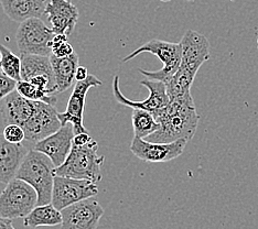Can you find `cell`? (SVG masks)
<instances>
[{
  "label": "cell",
  "instance_id": "1",
  "mask_svg": "<svg viewBox=\"0 0 258 229\" xmlns=\"http://www.w3.org/2000/svg\"><path fill=\"white\" fill-rule=\"evenodd\" d=\"M154 116L160 128L145 140L156 143H169L179 139L190 141L200 121L191 92L170 99L166 107L157 110Z\"/></svg>",
  "mask_w": 258,
  "mask_h": 229
},
{
  "label": "cell",
  "instance_id": "2",
  "mask_svg": "<svg viewBox=\"0 0 258 229\" xmlns=\"http://www.w3.org/2000/svg\"><path fill=\"white\" fill-rule=\"evenodd\" d=\"M55 166L51 159L37 150L28 151L17 172L16 178L27 182L38 193V205L52 202Z\"/></svg>",
  "mask_w": 258,
  "mask_h": 229
},
{
  "label": "cell",
  "instance_id": "3",
  "mask_svg": "<svg viewBox=\"0 0 258 229\" xmlns=\"http://www.w3.org/2000/svg\"><path fill=\"white\" fill-rule=\"evenodd\" d=\"M97 150L98 144L94 139L84 145L73 144L66 162L55 168V175L90 180L97 184L103 179L102 166L105 161L103 156H98Z\"/></svg>",
  "mask_w": 258,
  "mask_h": 229
},
{
  "label": "cell",
  "instance_id": "4",
  "mask_svg": "<svg viewBox=\"0 0 258 229\" xmlns=\"http://www.w3.org/2000/svg\"><path fill=\"white\" fill-rule=\"evenodd\" d=\"M142 53H150V54L156 55L162 62L163 67L159 70H146L139 68V72L149 80L161 81L165 84L177 72L180 67L181 58H182V48H181L180 42L173 43L168 42V41L154 39L143 44L140 48L122 58V62L126 63L131 61L134 57L142 54Z\"/></svg>",
  "mask_w": 258,
  "mask_h": 229
},
{
  "label": "cell",
  "instance_id": "5",
  "mask_svg": "<svg viewBox=\"0 0 258 229\" xmlns=\"http://www.w3.org/2000/svg\"><path fill=\"white\" fill-rule=\"evenodd\" d=\"M37 205V191L20 179L11 180L0 194V216L5 218H25Z\"/></svg>",
  "mask_w": 258,
  "mask_h": 229
},
{
  "label": "cell",
  "instance_id": "6",
  "mask_svg": "<svg viewBox=\"0 0 258 229\" xmlns=\"http://www.w3.org/2000/svg\"><path fill=\"white\" fill-rule=\"evenodd\" d=\"M55 33L40 18H30L20 23L16 33L21 54L51 55V43Z\"/></svg>",
  "mask_w": 258,
  "mask_h": 229
},
{
  "label": "cell",
  "instance_id": "7",
  "mask_svg": "<svg viewBox=\"0 0 258 229\" xmlns=\"http://www.w3.org/2000/svg\"><path fill=\"white\" fill-rule=\"evenodd\" d=\"M97 194L98 186L90 180L55 175L51 203L58 210H62L70 205L96 196Z\"/></svg>",
  "mask_w": 258,
  "mask_h": 229
},
{
  "label": "cell",
  "instance_id": "8",
  "mask_svg": "<svg viewBox=\"0 0 258 229\" xmlns=\"http://www.w3.org/2000/svg\"><path fill=\"white\" fill-rule=\"evenodd\" d=\"M21 79L49 95H56V82L50 56L21 54Z\"/></svg>",
  "mask_w": 258,
  "mask_h": 229
},
{
  "label": "cell",
  "instance_id": "9",
  "mask_svg": "<svg viewBox=\"0 0 258 229\" xmlns=\"http://www.w3.org/2000/svg\"><path fill=\"white\" fill-rule=\"evenodd\" d=\"M102 85V81L91 74L84 81H76L73 92L68 102L67 110L62 114L58 113V119H60L62 126L72 123L75 134L81 132H89L83 125L85 99L91 88Z\"/></svg>",
  "mask_w": 258,
  "mask_h": 229
},
{
  "label": "cell",
  "instance_id": "10",
  "mask_svg": "<svg viewBox=\"0 0 258 229\" xmlns=\"http://www.w3.org/2000/svg\"><path fill=\"white\" fill-rule=\"evenodd\" d=\"M180 43L182 48V58L178 69L196 78L198 70L211 57L209 40L205 35L195 30H186Z\"/></svg>",
  "mask_w": 258,
  "mask_h": 229
},
{
  "label": "cell",
  "instance_id": "11",
  "mask_svg": "<svg viewBox=\"0 0 258 229\" xmlns=\"http://www.w3.org/2000/svg\"><path fill=\"white\" fill-rule=\"evenodd\" d=\"M140 84L145 86L149 91V96L145 101L135 102L128 99L120 91L119 86V76H114L113 80V94L114 97L122 106L131 107L133 109H143L150 111L155 114L157 110H159L169 104L170 98L167 93V86L161 81H152V80H144L140 82Z\"/></svg>",
  "mask_w": 258,
  "mask_h": 229
},
{
  "label": "cell",
  "instance_id": "12",
  "mask_svg": "<svg viewBox=\"0 0 258 229\" xmlns=\"http://www.w3.org/2000/svg\"><path fill=\"white\" fill-rule=\"evenodd\" d=\"M61 213V229H96L104 215V208L95 199L87 198L70 205Z\"/></svg>",
  "mask_w": 258,
  "mask_h": 229
},
{
  "label": "cell",
  "instance_id": "13",
  "mask_svg": "<svg viewBox=\"0 0 258 229\" xmlns=\"http://www.w3.org/2000/svg\"><path fill=\"white\" fill-rule=\"evenodd\" d=\"M187 142L189 141L186 139H179L169 143H156L143 138L134 137L131 151L134 156L145 162H168L182 155Z\"/></svg>",
  "mask_w": 258,
  "mask_h": 229
},
{
  "label": "cell",
  "instance_id": "14",
  "mask_svg": "<svg viewBox=\"0 0 258 229\" xmlns=\"http://www.w3.org/2000/svg\"><path fill=\"white\" fill-rule=\"evenodd\" d=\"M62 127L58 113L54 106L43 102H37L36 110L23 126L26 140L37 143L38 141L54 133Z\"/></svg>",
  "mask_w": 258,
  "mask_h": 229
},
{
  "label": "cell",
  "instance_id": "15",
  "mask_svg": "<svg viewBox=\"0 0 258 229\" xmlns=\"http://www.w3.org/2000/svg\"><path fill=\"white\" fill-rule=\"evenodd\" d=\"M74 136L73 125L68 123V125L62 126L54 133L38 141L34 144L33 149L46 155L55 167H60L66 162L68 156L71 152Z\"/></svg>",
  "mask_w": 258,
  "mask_h": 229
},
{
  "label": "cell",
  "instance_id": "16",
  "mask_svg": "<svg viewBox=\"0 0 258 229\" xmlns=\"http://www.w3.org/2000/svg\"><path fill=\"white\" fill-rule=\"evenodd\" d=\"M45 16L55 34H72L79 21L80 13L70 0H49Z\"/></svg>",
  "mask_w": 258,
  "mask_h": 229
},
{
  "label": "cell",
  "instance_id": "17",
  "mask_svg": "<svg viewBox=\"0 0 258 229\" xmlns=\"http://www.w3.org/2000/svg\"><path fill=\"white\" fill-rule=\"evenodd\" d=\"M36 107L37 102L22 97L18 92L15 91L4 99L0 107V114L6 126L15 123L23 127L32 116Z\"/></svg>",
  "mask_w": 258,
  "mask_h": 229
},
{
  "label": "cell",
  "instance_id": "18",
  "mask_svg": "<svg viewBox=\"0 0 258 229\" xmlns=\"http://www.w3.org/2000/svg\"><path fill=\"white\" fill-rule=\"evenodd\" d=\"M27 154V149L21 143H11L4 134H0V183L8 184L16 178Z\"/></svg>",
  "mask_w": 258,
  "mask_h": 229
},
{
  "label": "cell",
  "instance_id": "19",
  "mask_svg": "<svg viewBox=\"0 0 258 229\" xmlns=\"http://www.w3.org/2000/svg\"><path fill=\"white\" fill-rule=\"evenodd\" d=\"M4 13L15 22L45 16V0H0Z\"/></svg>",
  "mask_w": 258,
  "mask_h": 229
},
{
  "label": "cell",
  "instance_id": "20",
  "mask_svg": "<svg viewBox=\"0 0 258 229\" xmlns=\"http://www.w3.org/2000/svg\"><path fill=\"white\" fill-rule=\"evenodd\" d=\"M50 60L55 76L56 94L68 91L75 81L76 69L79 67V55L75 52L66 57H56L51 54Z\"/></svg>",
  "mask_w": 258,
  "mask_h": 229
},
{
  "label": "cell",
  "instance_id": "21",
  "mask_svg": "<svg viewBox=\"0 0 258 229\" xmlns=\"http://www.w3.org/2000/svg\"><path fill=\"white\" fill-rule=\"evenodd\" d=\"M62 224V213L53 204L38 205L28 216L23 218V225L30 228L41 226H57Z\"/></svg>",
  "mask_w": 258,
  "mask_h": 229
},
{
  "label": "cell",
  "instance_id": "22",
  "mask_svg": "<svg viewBox=\"0 0 258 229\" xmlns=\"http://www.w3.org/2000/svg\"><path fill=\"white\" fill-rule=\"evenodd\" d=\"M132 121L134 137L137 138L146 139L160 128V125L156 120L154 114L147 110L134 109L132 115Z\"/></svg>",
  "mask_w": 258,
  "mask_h": 229
},
{
  "label": "cell",
  "instance_id": "23",
  "mask_svg": "<svg viewBox=\"0 0 258 229\" xmlns=\"http://www.w3.org/2000/svg\"><path fill=\"white\" fill-rule=\"evenodd\" d=\"M0 54H2V70L17 82L21 79V58L16 55L10 49L0 44Z\"/></svg>",
  "mask_w": 258,
  "mask_h": 229
},
{
  "label": "cell",
  "instance_id": "24",
  "mask_svg": "<svg viewBox=\"0 0 258 229\" xmlns=\"http://www.w3.org/2000/svg\"><path fill=\"white\" fill-rule=\"evenodd\" d=\"M16 91L18 92L22 97L30 99V101L33 102H43L52 106H55L57 102L55 95H49V94L39 90L37 86H34L30 82L27 81L18 82Z\"/></svg>",
  "mask_w": 258,
  "mask_h": 229
},
{
  "label": "cell",
  "instance_id": "25",
  "mask_svg": "<svg viewBox=\"0 0 258 229\" xmlns=\"http://www.w3.org/2000/svg\"><path fill=\"white\" fill-rule=\"evenodd\" d=\"M73 53V46L68 41V35L55 34L51 43V54L56 57H66Z\"/></svg>",
  "mask_w": 258,
  "mask_h": 229
},
{
  "label": "cell",
  "instance_id": "26",
  "mask_svg": "<svg viewBox=\"0 0 258 229\" xmlns=\"http://www.w3.org/2000/svg\"><path fill=\"white\" fill-rule=\"evenodd\" d=\"M3 134L5 139L11 143H21L26 139V133L23 128L19 125H15V123L6 126Z\"/></svg>",
  "mask_w": 258,
  "mask_h": 229
},
{
  "label": "cell",
  "instance_id": "27",
  "mask_svg": "<svg viewBox=\"0 0 258 229\" xmlns=\"http://www.w3.org/2000/svg\"><path fill=\"white\" fill-rule=\"evenodd\" d=\"M17 84L18 82L0 70V101H4L11 93H14L17 90Z\"/></svg>",
  "mask_w": 258,
  "mask_h": 229
},
{
  "label": "cell",
  "instance_id": "28",
  "mask_svg": "<svg viewBox=\"0 0 258 229\" xmlns=\"http://www.w3.org/2000/svg\"><path fill=\"white\" fill-rule=\"evenodd\" d=\"M93 138L90 136L89 132H81V133H76L73 139V144L76 145H84L86 143H89L90 141Z\"/></svg>",
  "mask_w": 258,
  "mask_h": 229
},
{
  "label": "cell",
  "instance_id": "29",
  "mask_svg": "<svg viewBox=\"0 0 258 229\" xmlns=\"http://www.w3.org/2000/svg\"><path fill=\"white\" fill-rule=\"evenodd\" d=\"M89 72H87V68L84 66H80L76 69V74H75V80L76 81H84L87 78H89Z\"/></svg>",
  "mask_w": 258,
  "mask_h": 229
},
{
  "label": "cell",
  "instance_id": "30",
  "mask_svg": "<svg viewBox=\"0 0 258 229\" xmlns=\"http://www.w3.org/2000/svg\"><path fill=\"white\" fill-rule=\"evenodd\" d=\"M0 229H15L13 225V219L5 218L0 216Z\"/></svg>",
  "mask_w": 258,
  "mask_h": 229
},
{
  "label": "cell",
  "instance_id": "31",
  "mask_svg": "<svg viewBox=\"0 0 258 229\" xmlns=\"http://www.w3.org/2000/svg\"><path fill=\"white\" fill-rule=\"evenodd\" d=\"M0 70H2V54H0Z\"/></svg>",
  "mask_w": 258,
  "mask_h": 229
},
{
  "label": "cell",
  "instance_id": "32",
  "mask_svg": "<svg viewBox=\"0 0 258 229\" xmlns=\"http://www.w3.org/2000/svg\"><path fill=\"white\" fill-rule=\"evenodd\" d=\"M160 2H163V3H168V2H171V0H160Z\"/></svg>",
  "mask_w": 258,
  "mask_h": 229
},
{
  "label": "cell",
  "instance_id": "33",
  "mask_svg": "<svg viewBox=\"0 0 258 229\" xmlns=\"http://www.w3.org/2000/svg\"><path fill=\"white\" fill-rule=\"evenodd\" d=\"M185 2H193V0H185Z\"/></svg>",
  "mask_w": 258,
  "mask_h": 229
},
{
  "label": "cell",
  "instance_id": "34",
  "mask_svg": "<svg viewBox=\"0 0 258 229\" xmlns=\"http://www.w3.org/2000/svg\"><path fill=\"white\" fill-rule=\"evenodd\" d=\"M257 48H258V38H257Z\"/></svg>",
  "mask_w": 258,
  "mask_h": 229
}]
</instances>
